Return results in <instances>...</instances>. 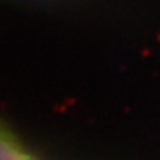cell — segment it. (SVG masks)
Returning a JSON list of instances; mask_svg holds the SVG:
<instances>
[{
    "label": "cell",
    "instance_id": "1",
    "mask_svg": "<svg viewBox=\"0 0 160 160\" xmlns=\"http://www.w3.org/2000/svg\"><path fill=\"white\" fill-rule=\"evenodd\" d=\"M0 160H39L3 119H0Z\"/></svg>",
    "mask_w": 160,
    "mask_h": 160
}]
</instances>
